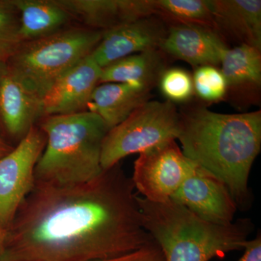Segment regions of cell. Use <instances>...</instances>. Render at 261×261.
Wrapping results in <instances>:
<instances>
[{
    "instance_id": "8",
    "label": "cell",
    "mask_w": 261,
    "mask_h": 261,
    "mask_svg": "<svg viewBox=\"0 0 261 261\" xmlns=\"http://www.w3.org/2000/svg\"><path fill=\"white\" fill-rule=\"evenodd\" d=\"M197 167L183 154L176 140L140 153L132 179L144 198L154 202L171 199Z\"/></svg>"
},
{
    "instance_id": "2",
    "label": "cell",
    "mask_w": 261,
    "mask_h": 261,
    "mask_svg": "<svg viewBox=\"0 0 261 261\" xmlns=\"http://www.w3.org/2000/svg\"><path fill=\"white\" fill-rule=\"evenodd\" d=\"M179 116L183 154L221 180L238 208H247L249 175L261 148V111L224 114L193 106Z\"/></svg>"
},
{
    "instance_id": "9",
    "label": "cell",
    "mask_w": 261,
    "mask_h": 261,
    "mask_svg": "<svg viewBox=\"0 0 261 261\" xmlns=\"http://www.w3.org/2000/svg\"><path fill=\"white\" fill-rule=\"evenodd\" d=\"M171 199L204 221L224 226L234 221L238 208L226 185L197 166Z\"/></svg>"
},
{
    "instance_id": "1",
    "label": "cell",
    "mask_w": 261,
    "mask_h": 261,
    "mask_svg": "<svg viewBox=\"0 0 261 261\" xmlns=\"http://www.w3.org/2000/svg\"><path fill=\"white\" fill-rule=\"evenodd\" d=\"M120 163L73 186L35 181L6 229L0 261H95L154 240Z\"/></svg>"
},
{
    "instance_id": "13",
    "label": "cell",
    "mask_w": 261,
    "mask_h": 261,
    "mask_svg": "<svg viewBox=\"0 0 261 261\" xmlns=\"http://www.w3.org/2000/svg\"><path fill=\"white\" fill-rule=\"evenodd\" d=\"M87 28L105 32L121 24L154 16L152 0H57Z\"/></svg>"
},
{
    "instance_id": "24",
    "label": "cell",
    "mask_w": 261,
    "mask_h": 261,
    "mask_svg": "<svg viewBox=\"0 0 261 261\" xmlns=\"http://www.w3.org/2000/svg\"><path fill=\"white\" fill-rule=\"evenodd\" d=\"M95 261H165V257L161 247L153 240L135 251Z\"/></svg>"
},
{
    "instance_id": "27",
    "label": "cell",
    "mask_w": 261,
    "mask_h": 261,
    "mask_svg": "<svg viewBox=\"0 0 261 261\" xmlns=\"http://www.w3.org/2000/svg\"><path fill=\"white\" fill-rule=\"evenodd\" d=\"M13 149V147H10V146L8 145V143H6V142L0 137V159L4 157L6 154L9 153L10 151Z\"/></svg>"
},
{
    "instance_id": "17",
    "label": "cell",
    "mask_w": 261,
    "mask_h": 261,
    "mask_svg": "<svg viewBox=\"0 0 261 261\" xmlns=\"http://www.w3.org/2000/svg\"><path fill=\"white\" fill-rule=\"evenodd\" d=\"M260 49L240 44L228 48L225 51L221 64V73L227 84V94L235 98L254 97L257 95L261 86Z\"/></svg>"
},
{
    "instance_id": "26",
    "label": "cell",
    "mask_w": 261,
    "mask_h": 261,
    "mask_svg": "<svg viewBox=\"0 0 261 261\" xmlns=\"http://www.w3.org/2000/svg\"><path fill=\"white\" fill-rule=\"evenodd\" d=\"M19 44L0 42V78L8 72V64L10 56Z\"/></svg>"
},
{
    "instance_id": "21",
    "label": "cell",
    "mask_w": 261,
    "mask_h": 261,
    "mask_svg": "<svg viewBox=\"0 0 261 261\" xmlns=\"http://www.w3.org/2000/svg\"><path fill=\"white\" fill-rule=\"evenodd\" d=\"M194 91L206 102H218L227 94V84L221 70L213 65L196 68L192 77Z\"/></svg>"
},
{
    "instance_id": "25",
    "label": "cell",
    "mask_w": 261,
    "mask_h": 261,
    "mask_svg": "<svg viewBox=\"0 0 261 261\" xmlns=\"http://www.w3.org/2000/svg\"><path fill=\"white\" fill-rule=\"evenodd\" d=\"M243 257L238 261H261V236L259 233L256 238L252 240H247L244 243Z\"/></svg>"
},
{
    "instance_id": "3",
    "label": "cell",
    "mask_w": 261,
    "mask_h": 261,
    "mask_svg": "<svg viewBox=\"0 0 261 261\" xmlns=\"http://www.w3.org/2000/svg\"><path fill=\"white\" fill-rule=\"evenodd\" d=\"M146 231L158 243L165 261H209L244 249L253 229L249 219L229 225L204 221L169 199L154 202L137 195Z\"/></svg>"
},
{
    "instance_id": "5",
    "label": "cell",
    "mask_w": 261,
    "mask_h": 261,
    "mask_svg": "<svg viewBox=\"0 0 261 261\" xmlns=\"http://www.w3.org/2000/svg\"><path fill=\"white\" fill-rule=\"evenodd\" d=\"M102 35L88 28L61 29L20 43L8 61V71L42 99L60 77L91 56Z\"/></svg>"
},
{
    "instance_id": "4",
    "label": "cell",
    "mask_w": 261,
    "mask_h": 261,
    "mask_svg": "<svg viewBox=\"0 0 261 261\" xmlns=\"http://www.w3.org/2000/svg\"><path fill=\"white\" fill-rule=\"evenodd\" d=\"M40 128L47 142L36 166L35 181L73 186L102 172L101 152L109 128L97 114L86 111L46 116Z\"/></svg>"
},
{
    "instance_id": "19",
    "label": "cell",
    "mask_w": 261,
    "mask_h": 261,
    "mask_svg": "<svg viewBox=\"0 0 261 261\" xmlns=\"http://www.w3.org/2000/svg\"><path fill=\"white\" fill-rule=\"evenodd\" d=\"M20 15L18 36L24 42L61 30L72 18L57 0H14Z\"/></svg>"
},
{
    "instance_id": "16",
    "label": "cell",
    "mask_w": 261,
    "mask_h": 261,
    "mask_svg": "<svg viewBox=\"0 0 261 261\" xmlns=\"http://www.w3.org/2000/svg\"><path fill=\"white\" fill-rule=\"evenodd\" d=\"M150 91L128 84H99L87 105V111L100 117L111 130L149 100Z\"/></svg>"
},
{
    "instance_id": "11",
    "label": "cell",
    "mask_w": 261,
    "mask_h": 261,
    "mask_svg": "<svg viewBox=\"0 0 261 261\" xmlns=\"http://www.w3.org/2000/svg\"><path fill=\"white\" fill-rule=\"evenodd\" d=\"M228 49L217 31L202 25L172 24L167 29L159 49L166 56L195 66L221 64Z\"/></svg>"
},
{
    "instance_id": "10",
    "label": "cell",
    "mask_w": 261,
    "mask_h": 261,
    "mask_svg": "<svg viewBox=\"0 0 261 261\" xmlns=\"http://www.w3.org/2000/svg\"><path fill=\"white\" fill-rule=\"evenodd\" d=\"M166 32L163 20L154 16L121 24L102 32L91 57L105 68L126 57L159 49Z\"/></svg>"
},
{
    "instance_id": "20",
    "label": "cell",
    "mask_w": 261,
    "mask_h": 261,
    "mask_svg": "<svg viewBox=\"0 0 261 261\" xmlns=\"http://www.w3.org/2000/svg\"><path fill=\"white\" fill-rule=\"evenodd\" d=\"M153 10L154 16L170 25H202L217 31L209 0H153Z\"/></svg>"
},
{
    "instance_id": "18",
    "label": "cell",
    "mask_w": 261,
    "mask_h": 261,
    "mask_svg": "<svg viewBox=\"0 0 261 261\" xmlns=\"http://www.w3.org/2000/svg\"><path fill=\"white\" fill-rule=\"evenodd\" d=\"M166 69L165 55L160 49L143 51L118 60L101 70L99 84H128L152 89Z\"/></svg>"
},
{
    "instance_id": "23",
    "label": "cell",
    "mask_w": 261,
    "mask_h": 261,
    "mask_svg": "<svg viewBox=\"0 0 261 261\" xmlns=\"http://www.w3.org/2000/svg\"><path fill=\"white\" fill-rule=\"evenodd\" d=\"M20 15L13 1L0 2V42L20 44Z\"/></svg>"
},
{
    "instance_id": "7",
    "label": "cell",
    "mask_w": 261,
    "mask_h": 261,
    "mask_svg": "<svg viewBox=\"0 0 261 261\" xmlns=\"http://www.w3.org/2000/svg\"><path fill=\"white\" fill-rule=\"evenodd\" d=\"M47 137L34 126L18 146L0 159V228L6 230L35 185L34 171Z\"/></svg>"
},
{
    "instance_id": "22",
    "label": "cell",
    "mask_w": 261,
    "mask_h": 261,
    "mask_svg": "<svg viewBox=\"0 0 261 261\" xmlns=\"http://www.w3.org/2000/svg\"><path fill=\"white\" fill-rule=\"evenodd\" d=\"M158 84L164 97L173 104L190 100L195 92L192 75L182 68H166Z\"/></svg>"
},
{
    "instance_id": "28",
    "label": "cell",
    "mask_w": 261,
    "mask_h": 261,
    "mask_svg": "<svg viewBox=\"0 0 261 261\" xmlns=\"http://www.w3.org/2000/svg\"><path fill=\"white\" fill-rule=\"evenodd\" d=\"M5 235H6V230L0 228V253L3 250V245L5 240Z\"/></svg>"
},
{
    "instance_id": "6",
    "label": "cell",
    "mask_w": 261,
    "mask_h": 261,
    "mask_svg": "<svg viewBox=\"0 0 261 261\" xmlns=\"http://www.w3.org/2000/svg\"><path fill=\"white\" fill-rule=\"evenodd\" d=\"M179 124V113L173 103H143L126 120L108 130L101 152L102 169L112 168L130 154L177 140Z\"/></svg>"
},
{
    "instance_id": "12",
    "label": "cell",
    "mask_w": 261,
    "mask_h": 261,
    "mask_svg": "<svg viewBox=\"0 0 261 261\" xmlns=\"http://www.w3.org/2000/svg\"><path fill=\"white\" fill-rule=\"evenodd\" d=\"M101 70L90 56L60 77L42 98L44 116L87 111Z\"/></svg>"
},
{
    "instance_id": "15",
    "label": "cell",
    "mask_w": 261,
    "mask_h": 261,
    "mask_svg": "<svg viewBox=\"0 0 261 261\" xmlns=\"http://www.w3.org/2000/svg\"><path fill=\"white\" fill-rule=\"evenodd\" d=\"M218 32L261 50L260 0H209Z\"/></svg>"
},
{
    "instance_id": "14",
    "label": "cell",
    "mask_w": 261,
    "mask_h": 261,
    "mask_svg": "<svg viewBox=\"0 0 261 261\" xmlns=\"http://www.w3.org/2000/svg\"><path fill=\"white\" fill-rule=\"evenodd\" d=\"M42 116V98L8 70L0 78V117L7 130L21 140Z\"/></svg>"
}]
</instances>
